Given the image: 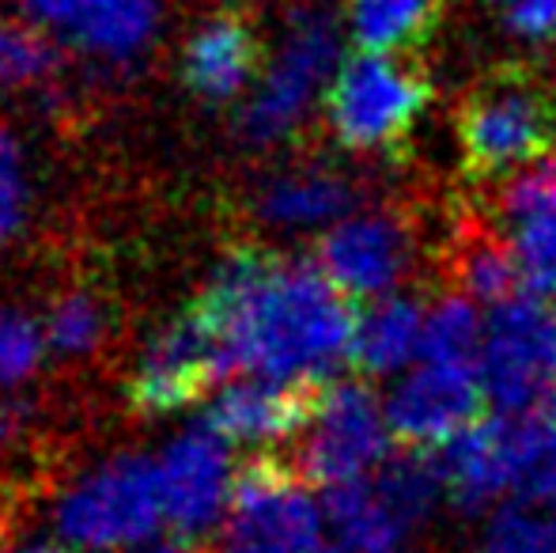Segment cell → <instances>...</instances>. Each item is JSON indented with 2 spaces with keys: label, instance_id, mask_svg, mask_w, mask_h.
I'll list each match as a JSON object with an SVG mask.
<instances>
[{
  "label": "cell",
  "instance_id": "cell-11",
  "mask_svg": "<svg viewBox=\"0 0 556 553\" xmlns=\"http://www.w3.org/2000/svg\"><path fill=\"white\" fill-rule=\"evenodd\" d=\"M231 440L216 432L208 420L186 428L160 458V486L167 527L186 542H205L213 531L227 524L235 497Z\"/></svg>",
  "mask_w": 556,
  "mask_h": 553
},
{
  "label": "cell",
  "instance_id": "cell-9",
  "mask_svg": "<svg viewBox=\"0 0 556 553\" xmlns=\"http://www.w3.org/2000/svg\"><path fill=\"white\" fill-rule=\"evenodd\" d=\"M481 379L500 414L542 402L556 384V315L538 296L496 303L484 326Z\"/></svg>",
  "mask_w": 556,
  "mask_h": 553
},
{
  "label": "cell",
  "instance_id": "cell-2",
  "mask_svg": "<svg viewBox=\"0 0 556 553\" xmlns=\"http://www.w3.org/2000/svg\"><path fill=\"white\" fill-rule=\"evenodd\" d=\"M454 140L469 183H496L556 152V80L530 58H507L469 80L454 103Z\"/></svg>",
  "mask_w": 556,
  "mask_h": 553
},
{
  "label": "cell",
  "instance_id": "cell-17",
  "mask_svg": "<svg viewBox=\"0 0 556 553\" xmlns=\"http://www.w3.org/2000/svg\"><path fill=\"white\" fill-rule=\"evenodd\" d=\"M326 384H280V379H239L227 384L205 410V420L231 443H285L311 425Z\"/></svg>",
  "mask_w": 556,
  "mask_h": 553
},
{
  "label": "cell",
  "instance_id": "cell-10",
  "mask_svg": "<svg viewBox=\"0 0 556 553\" xmlns=\"http://www.w3.org/2000/svg\"><path fill=\"white\" fill-rule=\"evenodd\" d=\"M387 406H379V399L364 379L326 384L315 417L300 432L295 466L311 486L333 489L364 478L371 466H379L387 458Z\"/></svg>",
  "mask_w": 556,
  "mask_h": 553
},
{
  "label": "cell",
  "instance_id": "cell-21",
  "mask_svg": "<svg viewBox=\"0 0 556 553\" xmlns=\"http://www.w3.org/2000/svg\"><path fill=\"white\" fill-rule=\"evenodd\" d=\"M326 516H330L341 546L352 553L394 550L405 535V527L397 524V516L382 501L371 478H356L326 489Z\"/></svg>",
  "mask_w": 556,
  "mask_h": 553
},
{
  "label": "cell",
  "instance_id": "cell-18",
  "mask_svg": "<svg viewBox=\"0 0 556 553\" xmlns=\"http://www.w3.org/2000/svg\"><path fill=\"white\" fill-rule=\"evenodd\" d=\"M359 205V183L344 171L326 163L318 167L280 171L257 190L254 213L273 228H315V224H337Z\"/></svg>",
  "mask_w": 556,
  "mask_h": 553
},
{
  "label": "cell",
  "instance_id": "cell-31",
  "mask_svg": "<svg viewBox=\"0 0 556 553\" xmlns=\"http://www.w3.org/2000/svg\"><path fill=\"white\" fill-rule=\"evenodd\" d=\"M337 553H352V550H344V546H341V550H337ZM379 553H397V550H379Z\"/></svg>",
  "mask_w": 556,
  "mask_h": 553
},
{
  "label": "cell",
  "instance_id": "cell-13",
  "mask_svg": "<svg viewBox=\"0 0 556 553\" xmlns=\"http://www.w3.org/2000/svg\"><path fill=\"white\" fill-rule=\"evenodd\" d=\"M435 274L451 292L492 307L522 296V266L511 239L481 201H462L451 209V221L435 247Z\"/></svg>",
  "mask_w": 556,
  "mask_h": 553
},
{
  "label": "cell",
  "instance_id": "cell-27",
  "mask_svg": "<svg viewBox=\"0 0 556 553\" xmlns=\"http://www.w3.org/2000/svg\"><path fill=\"white\" fill-rule=\"evenodd\" d=\"M27 221V178H23L20 144L0 129V243L20 236Z\"/></svg>",
  "mask_w": 556,
  "mask_h": 553
},
{
  "label": "cell",
  "instance_id": "cell-6",
  "mask_svg": "<svg viewBox=\"0 0 556 553\" xmlns=\"http://www.w3.org/2000/svg\"><path fill=\"white\" fill-rule=\"evenodd\" d=\"M300 466L277 451L254 455L235 478L224 553H318L323 512Z\"/></svg>",
  "mask_w": 556,
  "mask_h": 553
},
{
  "label": "cell",
  "instance_id": "cell-15",
  "mask_svg": "<svg viewBox=\"0 0 556 553\" xmlns=\"http://www.w3.org/2000/svg\"><path fill=\"white\" fill-rule=\"evenodd\" d=\"M435 455H440L446 501L462 516L484 512L500 493L519 486V478L530 470V458L507 414L477 420L473 428L435 448Z\"/></svg>",
  "mask_w": 556,
  "mask_h": 553
},
{
  "label": "cell",
  "instance_id": "cell-5",
  "mask_svg": "<svg viewBox=\"0 0 556 553\" xmlns=\"http://www.w3.org/2000/svg\"><path fill=\"white\" fill-rule=\"evenodd\" d=\"M341 50L337 15L326 4H300L288 20L277 58L265 65L239 114V137L254 148L280 144L303 126L318 88L330 80Z\"/></svg>",
  "mask_w": 556,
  "mask_h": 553
},
{
  "label": "cell",
  "instance_id": "cell-29",
  "mask_svg": "<svg viewBox=\"0 0 556 553\" xmlns=\"http://www.w3.org/2000/svg\"><path fill=\"white\" fill-rule=\"evenodd\" d=\"M140 553H201V550H198V542L175 539V542H152V546H144Z\"/></svg>",
  "mask_w": 556,
  "mask_h": 553
},
{
  "label": "cell",
  "instance_id": "cell-8",
  "mask_svg": "<svg viewBox=\"0 0 556 553\" xmlns=\"http://www.w3.org/2000/svg\"><path fill=\"white\" fill-rule=\"evenodd\" d=\"M231 376L227 353L198 303L182 307L152 334L129 379V402L144 417H170L205 399Z\"/></svg>",
  "mask_w": 556,
  "mask_h": 553
},
{
  "label": "cell",
  "instance_id": "cell-19",
  "mask_svg": "<svg viewBox=\"0 0 556 553\" xmlns=\"http://www.w3.org/2000/svg\"><path fill=\"white\" fill-rule=\"evenodd\" d=\"M425 330V303L413 292H387L367 300V307L356 315L352 330L349 364L364 379H379L409 364V356L420 349Z\"/></svg>",
  "mask_w": 556,
  "mask_h": 553
},
{
  "label": "cell",
  "instance_id": "cell-24",
  "mask_svg": "<svg viewBox=\"0 0 556 553\" xmlns=\"http://www.w3.org/2000/svg\"><path fill=\"white\" fill-rule=\"evenodd\" d=\"M58 46L38 23H0V88H27L53 73Z\"/></svg>",
  "mask_w": 556,
  "mask_h": 553
},
{
  "label": "cell",
  "instance_id": "cell-23",
  "mask_svg": "<svg viewBox=\"0 0 556 553\" xmlns=\"http://www.w3.org/2000/svg\"><path fill=\"white\" fill-rule=\"evenodd\" d=\"M477 553H556V508L515 493L489 516Z\"/></svg>",
  "mask_w": 556,
  "mask_h": 553
},
{
  "label": "cell",
  "instance_id": "cell-12",
  "mask_svg": "<svg viewBox=\"0 0 556 553\" xmlns=\"http://www.w3.org/2000/svg\"><path fill=\"white\" fill-rule=\"evenodd\" d=\"M489 391L477 368L425 361L387 399L390 436L402 448H443L458 432L489 417Z\"/></svg>",
  "mask_w": 556,
  "mask_h": 553
},
{
  "label": "cell",
  "instance_id": "cell-4",
  "mask_svg": "<svg viewBox=\"0 0 556 553\" xmlns=\"http://www.w3.org/2000/svg\"><path fill=\"white\" fill-rule=\"evenodd\" d=\"M167 524L160 463L144 455H114L80 474L61 493L53 527L80 553H114L148 546Z\"/></svg>",
  "mask_w": 556,
  "mask_h": 553
},
{
  "label": "cell",
  "instance_id": "cell-14",
  "mask_svg": "<svg viewBox=\"0 0 556 553\" xmlns=\"http://www.w3.org/2000/svg\"><path fill=\"white\" fill-rule=\"evenodd\" d=\"M30 23L96 61L137 58L160 30V0H23Z\"/></svg>",
  "mask_w": 556,
  "mask_h": 553
},
{
  "label": "cell",
  "instance_id": "cell-28",
  "mask_svg": "<svg viewBox=\"0 0 556 553\" xmlns=\"http://www.w3.org/2000/svg\"><path fill=\"white\" fill-rule=\"evenodd\" d=\"M500 20L515 38L534 46L556 42V0H504Z\"/></svg>",
  "mask_w": 556,
  "mask_h": 553
},
{
  "label": "cell",
  "instance_id": "cell-16",
  "mask_svg": "<svg viewBox=\"0 0 556 553\" xmlns=\"http://www.w3.org/2000/svg\"><path fill=\"white\" fill-rule=\"evenodd\" d=\"M265 38L247 8H224L208 15L182 50V80L213 106L235 103L265 73Z\"/></svg>",
  "mask_w": 556,
  "mask_h": 553
},
{
  "label": "cell",
  "instance_id": "cell-25",
  "mask_svg": "<svg viewBox=\"0 0 556 553\" xmlns=\"http://www.w3.org/2000/svg\"><path fill=\"white\" fill-rule=\"evenodd\" d=\"M106 334V311L91 292H68L46 318V345L58 356H88Z\"/></svg>",
  "mask_w": 556,
  "mask_h": 553
},
{
  "label": "cell",
  "instance_id": "cell-1",
  "mask_svg": "<svg viewBox=\"0 0 556 553\" xmlns=\"http://www.w3.org/2000/svg\"><path fill=\"white\" fill-rule=\"evenodd\" d=\"M220 338L231 376L330 384L349 361L356 300L318 262L235 247L193 300Z\"/></svg>",
  "mask_w": 556,
  "mask_h": 553
},
{
  "label": "cell",
  "instance_id": "cell-22",
  "mask_svg": "<svg viewBox=\"0 0 556 553\" xmlns=\"http://www.w3.org/2000/svg\"><path fill=\"white\" fill-rule=\"evenodd\" d=\"M484 326L469 296L446 292L440 303L425 315L420 330V356L435 364H458V368L481 372Z\"/></svg>",
  "mask_w": 556,
  "mask_h": 553
},
{
  "label": "cell",
  "instance_id": "cell-3",
  "mask_svg": "<svg viewBox=\"0 0 556 553\" xmlns=\"http://www.w3.org/2000/svg\"><path fill=\"white\" fill-rule=\"evenodd\" d=\"M432 103L435 76L420 53L356 50L323 88L326 129L349 152L397 155Z\"/></svg>",
  "mask_w": 556,
  "mask_h": 553
},
{
  "label": "cell",
  "instance_id": "cell-20",
  "mask_svg": "<svg viewBox=\"0 0 556 553\" xmlns=\"http://www.w3.org/2000/svg\"><path fill=\"white\" fill-rule=\"evenodd\" d=\"M454 0H344L356 50L425 53L440 38Z\"/></svg>",
  "mask_w": 556,
  "mask_h": 553
},
{
  "label": "cell",
  "instance_id": "cell-30",
  "mask_svg": "<svg viewBox=\"0 0 556 553\" xmlns=\"http://www.w3.org/2000/svg\"><path fill=\"white\" fill-rule=\"evenodd\" d=\"M15 553H80V550H73L68 542H27V546H20Z\"/></svg>",
  "mask_w": 556,
  "mask_h": 553
},
{
  "label": "cell",
  "instance_id": "cell-32",
  "mask_svg": "<svg viewBox=\"0 0 556 553\" xmlns=\"http://www.w3.org/2000/svg\"><path fill=\"white\" fill-rule=\"evenodd\" d=\"M553 178H556V160H553Z\"/></svg>",
  "mask_w": 556,
  "mask_h": 553
},
{
  "label": "cell",
  "instance_id": "cell-26",
  "mask_svg": "<svg viewBox=\"0 0 556 553\" xmlns=\"http://www.w3.org/2000/svg\"><path fill=\"white\" fill-rule=\"evenodd\" d=\"M46 334L15 311H0V387L20 384L42 361Z\"/></svg>",
  "mask_w": 556,
  "mask_h": 553
},
{
  "label": "cell",
  "instance_id": "cell-7",
  "mask_svg": "<svg viewBox=\"0 0 556 553\" xmlns=\"http://www.w3.org/2000/svg\"><path fill=\"white\" fill-rule=\"evenodd\" d=\"M417 201H387L337 221L315 247V262L356 303L394 292L413 277L420 254Z\"/></svg>",
  "mask_w": 556,
  "mask_h": 553
}]
</instances>
